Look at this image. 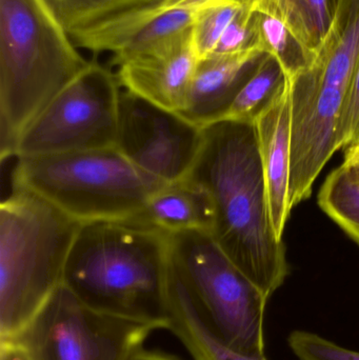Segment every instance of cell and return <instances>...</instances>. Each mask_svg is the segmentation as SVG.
<instances>
[{"label": "cell", "mask_w": 359, "mask_h": 360, "mask_svg": "<svg viewBox=\"0 0 359 360\" xmlns=\"http://www.w3.org/2000/svg\"><path fill=\"white\" fill-rule=\"evenodd\" d=\"M188 179L212 199L215 243L271 297L284 285L289 266L270 215L254 122L226 120L204 128L202 150Z\"/></svg>", "instance_id": "obj_1"}, {"label": "cell", "mask_w": 359, "mask_h": 360, "mask_svg": "<svg viewBox=\"0 0 359 360\" xmlns=\"http://www.w3.org/2000/svg\"><path fill=\"white\" fill-rule=\"evenodd\" d=\"M170 256V233L139 218L86 222L63 285L97 312L167 329Z\"/></svg>", "instance_id": "obj_2"}, {"label": "cell", "mask_w": 359, "mask_h": 360, "mask_svg": "<svg viewBox=\"0 0 359 360\" xmlns=\"http://www.w3.org/2000/svg\"><path fill=\"white\" fill-rule=\"evenodd\" d=\"M91 61L46 0H0V156Z\"/></svg>", "instance_id": "obj_3"}, {"label": "cell", "mask_w": 359, "mask_h": 360, "mask_svg": "<svg viewBox=\"0 0 359 360\" xmlns=\"http://www.w3.org/2000/svg\"><path fill=\"white\" fill-rule=\"evenodd\" d=\"M81 224L12 184L0 205V340L19 333L63 283Z\"/></svg>", "instance_id": "obj_4"}, {"label": "cell", "mask_w": 359, "mask_h": 360, "mask_svg": "<svg viewBox=\"0 0 359 360\" xmlns=\"http://www.w3.org/2000/svg\"><path fill=\"white\" fill-rule=\"evenodd\" d=\"M16 160L13 186L35 193L81 224L137 217L168 184L139 170L116 147Z\"/></svg>", "instance_id": "obj_5"}, {"label": "cell", "mask_w": 359, "mask_h": 360, "mask_svg": "<svg viewBox=\"0 0 359 360\" xmlns=\"http://www.w3.org/2000/svg\"><path fill=\"white\" fill-rule=\"evenodd\" d=\"M170 264L215 335L240 352L266 355L269 297L223 253L210 233L171 234Z\"/></svg>", "instance_id": "obj_6"}, {"label": "cell", "mask_w": 359, "mask_h": 360, "mask_svg": "<svg viewBox=\"0 0 359 360\" xmlns=\"http://www.w3.org/2000/svg\"><path fill=\"white\" fill-rule=\"evenodd\" d=\"M153 331L89 308L61 283L10 340L27 360H131Z\"/></svg>", "instance_id": "obj_7"}, {"label": "cell", "mask_w": 359, "mask_h": 360, "mask_svg": "<svg viewBox=\"0 0 359 360\" xmlns=\"http://www.w3.org/2000/svg\"><path fill=\"white\" fill-rule=\"evenodd\" d=\"M120 92L116 75L91 61L21 135L15 158L115 147Z\"/></svg>", "instance_id": "obj_8"}, {"label": "cell", "mask_w": 359, "mask_h": 360, "mask_svg": "<svg viewBox=\"0 0 359 360\" xmlns=\"http://www.w3.org/2000/svg\"><path fill=\"white\" fill-rule=\"evenodd\" d=\"M202 141L204 129L122 89L115 147L139 170L164 184L187 179Z\"/></svg>", "instance_id": "obj_9"}, {"label": "cell", "mask_w": 359, "mask_h": 360, "mask_svg": "<svg viewBox=\"0 0 359 360\" xmlns=\"http://www.w3.org/2000/svg\"><path fill=\"white\" fill-rule=\"evenodd\" d=\"M198 10L162 6L156 1L70 34L78 48L113 53V63L168 44L191 31Z\"/></svg>", "instance_id": "obj_10"}, {"label": "cell", "mask_w": 359, "mask_h": 360, "mask_svg": "<svg viewBox=\"0 0 359 360\" xmlns=\"http://www.w3.org/2000/svg\"><path fill=\"white\" fill-rule=\"evenodd\" d=\"M198 63L191 30L164 46L118 63L116 77L124 90L178 113L187 103Z\"/></svg>", "instance_id": "obj_11"}, {"label": "cell", "mask_w": 359, "mask_h": 360, "mask_svg": "<svg viewBox=\"0 0 359 360\" xmlns=\"http://www.w3.org/2000/svg\"><path fill=\"white\" fill-rule=\"evenodd\" d=\"M263 55V48L255 40L252 46L240 52L200 59L187 103L178 113L202 129L225 120Z\"/></svg>", "instance_id": "obj_12"}, {"label": "cell", "mask_w": 359, "mask_h": 360, "mask_svg": "<svg viewBox=\"0 0 359 360\" xmlns=\"http://www.w3.org/2000/svg\"><path fill=\"white\" fill-rule=\"evenodd\" d=\"M274 96L254 120L261 164L267 184L270 215L278 239L282 240L290 205L291 79L289 74Z\"/></svg>", "instance_id": "obj_13"}, {"label": "cell", "mask_w": 359, "mask_h": 360, "mask_svg": "<svg viewBox=\"0 0 359 360\" xmlns=\"http://www.w3.org/2000/svg\"><path fill=\"white\" fill-rule=\"evenodd\" d=\"M143 221L173 233L188 231L212 232L215 212L204 186L190 179L166 184L148 201L137 216Z\"/></svg>", "instance_id": "obj_14"}, {"label": "cell", "mask_w": 359, "mask_h": 360, "mask_svg": "<svg viewBox=\"0 0 359 360\" xmlns=\"http://www.w3.org/2000/svg\"><path fill=\"white\" fill-rule=\"evenodd\" d=\"M167 302V330L181 340L194 360H268L266 355H251L235 350L215 335L171 266Z\"/></svg>", "instance_id": "obj_15"}, {"label": "cell", "mask_w": 359, "mask_h": 360, "mask_svg": "<svg viewBox=\"0 0 359 360\" xmlns=\"http://www.w3.org/2000/svg\"><path fill=\"white\" fill-rule=\"evenodd\" d=\"M250 2L255 13L273 17L285 25L301 51L306 65L309 67L320 54L332 29L335 8H331L330 0H250Z\"/></svg>", "instance_id": "obj_16"}, {"label": "cell", "mask_w": 359, "mask_h": 360, "mask_svg": "<svg viewBox=\"0 0 359 360\" xmlns=\"http://www.w3.org/2000/svg\"><path fill=\"white\" fill-rule=\"evenodd\" d=\"M318 205L349 236L359 243V174L343 164L327 177Z\"/></svg>", "instance_id": "obj_17"}, {"label": "cell", "mask_w": 359, "mask_h": 360, "mask_svg": "<svg viewBox=\"0 0 359 360\" xmlns=\"http://www.w3.org/2000/svg\"><path fill=\"white\" fill-rule=\"evenodd\" d=\"M284 78V71L280 63L273 57L266 54L250 79L238 93L223 120L254 122L271 101Z\"/></svg>", "instance_id": "obj_18"}, {"label": "cell", "mask_w": 359, "mask_h": 360, "mask_svg": "<svg viewBox=\"0 0 359 360\" xmlns=\"http://www.w3.org/2000/svg\"><path fill=\"white\" fill-rule=\"evenodd\" d=\"M69 34L156 0H46Z\"/></svg>", "instance_id": "obj_19"}, {"label": "cell", "mask_w": 359, "mask_h": 360, "mask_svg": "<svg viewBox=\"0 0 359 360\" xmlns=\"http://www.w3.org/2000/svg\"><path fill=\"white\" fill-rule=\"evenodd\" d=\"M244 4L240 0H216L198 10L192 39L200 60L214 54L221 36Z\"/></svg>", "instance_id": "obj_20"}, {"label": "cell", "mask_w": 359, "mask_h": 360, "mask_svg": "<svg viewBox=\"0 0 359 360\" xmlns=\"http://www.w3.org/2000/svg\"><path fill=\"white\" fill-rule=\"evenodd\" d=\"M255 40L261 44L265 54L273 57L284 73L296 74L301 72L297 68L292 55L288 50V36L285 25L278 19L267 15L255 13L254 19Z\"/></svg>", "instance_id": "obj_21"}, {"label": "cell", "mask_w": 359, "mask_h": 360, "mask_svg": "<svg viewBox=\"0 0 359 360\" xmlns=\"http://www.w3.org/2000/svg\"><path fill=\"white\" fill-rule=\"evenodd\" d=\"M288 344L295 356L301 360H359V352L337 346L311 332H292Z\"/></svg>", "instance_id": "obj_22"}, {"label": "cell", "mask_w": 359, "mask_h": 360, "mask_svg": "<svg viewBox=\"0 0 359 360\" xmlns=\"http://www.w3.org/2000/svg\"><path fill=\"white\" fill-rule=\"evenodd\" d=\"M254 14L255 12L252 10L250 0H249L221 36L213 55L240 52L252 46L255 42L254 23H253Z\"/></svg>", "instance_id": "obj_23"}, {"label": "cell", "mask_w": 359, "mask_h": 360, "mask_svg": "<svg viewBox=\"0 0 359 360\" xmlns=\"http://www.w3.org/2000/svg\"><path fill=\"white\" fill-rule=\"evenodd\" d=\"M359 124V63L348 93L339 127V148H347L353 141Z\"/></svg>", "instance_id": "obj_24"}, {"label": "cell", "mask_w": 359, "mask_h": 360, "mask_svg": "<svg viewBox=\"0 0 359 360\" xmlns=\"http://www.w3.org/2000/svg\"><path fill=\"white\" fill-rule=\"evenodd\" d=\"M0 360H27L23 351L13 340H0Z\"/></svg>", "instance_id": "obj_25"}, {"label": "cell", "mask_w": 359, "mask_h": 360, "mask_svg": "<svg viewBox=\"0 0 359 360\" xmlns=\"http://www.w3.org/2000/svg\"><path fill=\"white\" fill-rule=\"evenodd\" d=\"M216 0H158L160 4L167 6H173V8H193V10H200L202 6L211 4ZM240 1L247 2L249 0H240Z\"/></svg>", "instance_id": "obj_26"}, {"label": "cell", "mask_w": 359, "mask_h": 360, "mask_svg": "<svg viewBox=\"0 0 359 360\" xmlns=\"http://www.w3.org/2000/svg\"><path fill=\"white\" fill-rule=\"evenodd\" d=\"M131 360H181L172 355L164 354L157 351L145 350V348L139 350Z\"/></svg>", "instance_id": "obj_27"}, {"label": "cell", "mask_w": 359, "mask_h": 360, "mask_svg": "<svg viewBox=\"0 0 359 360\" xmlns=\"http://www.w3.org/2000/svg\"><path fill=\"white\" fill-rule=\"evenodd\" d=\"M344 164L351 167L359 174V143H351L346 148Z\"/></svg>", "instance_id": "obj_28"}, {"label": "cell", "mask_w": 359, "mask_h": 360, "mask_svg": "<svg viewBox=\"0 0 359 360\" xmlns=\"http://www.w3.org/2000/svg\"><path fill=\"white\" fill-rule=\"evenodd\" d=\"M359 143V124H358V130H356L355 136H354L353 141H352L351 143ZM351 143H350V145H351Z\"/></svg>", "instance_id": "obj_29"}, {"label": "cell", "mask_w": 359, "mask_h": 360, "mask_svg": "<svg viewBox=\"0 0 359 360\" xmlns=\"http://www.w3.org/2000/svg\"></svg>", "instance_id": "obj_30"}]
</instances>
